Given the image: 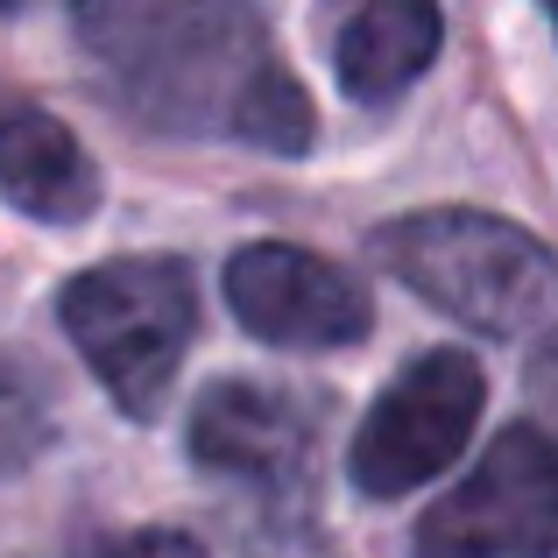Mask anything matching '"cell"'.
Listing matches in <instances>:
<instances>
[{"mask_svg": "<svg viewBox=\"0 0 558 558\" xmlns=\"http://www.w3.org/2000/svg\"><path fill=\"white\" fill-rule=\"evenodd\" d=\"M85 558H205V545L191 531H121L85 545Z\"/></svg>", "mask_w": 558, "mask_h": 558, "instance_id": "cell-11", "label": "cell"}, {"mask_svg": "<svg viewBox=\"0 0 558 558\" xmlns=\"http://www.w3.org/2000/svg\"><path fill=\"white\" fill-rule=\"evenodd\" d=\"M531 403H537V424L558 438V332H545V347L531 354Z\"/></svg>", "mask_w": 558, "mask_h": 558, "instance_id": "cell-12", "label": "cell"}, {"mask_svg": "<svg viewBox=\"0 0 558 558\" xmlns=\"http://www.w3.org/2000/svg\"><path fill=\"white\" fill-rule=\"evenodd\" d=\"M78 50L135 128L170 142H247L304 156L318 135L298 71L255 0H78Z\"/></svg>", "mask_w": 558, "mask_h": 558, "instance_id": "cell-1", "label": "cell"}, {"mask_svg": "<svg viewBox=\"0 0 558 558\" xmlns=\"http://www.w3.org/2000/svg\"><path fill=\"white\" fill-rule=\"evenodd\" d=\"M417 558H558V438L537 417L502 424L460 488L417 517Z\"/></svg>", "mask_w": 558, "mask_h": 558, "instance_id": "cell-4", "label": "cell"}, {"mask_svg": "<svg viewBox=\"0 0 558 558\" xmlns=\"http://www.w3.org/2000/svg\"><path fill=\"white\" fill-rule=\"evenodd\" d=\"M50 446V403H43V381L22 361H0V474Z\"/></svg>", "mask_w": 558, "mask_h": 558, "instance_id": "cell-10", "label": "cell"}, {"mask_svg": "<svg viewBox=\"0 0 558 558\" xmlns=\"http://www.w3.org/2000/svg\"><path fill=\"white\" fill-rule=\"evenodd\" d=\"M184 446L205 474L255 481V488H304L318 446V410L304 396L255 375H227L191 403Z\"/></svg>", "mask_w": 558, "mask_h": 558, "instance_id": "cell-7", "label": "cell"}, {"mask_svg": "<svg viewBox=\"0 0 558 558\" xmlns=\"http://www.w3.org/2000/svg\"><path fill=\"white\" fill-rule=\"evenodd\" d=\"M537 8H545V14H551V36H558V0H537Z\"/></svg>", "mask_w": 558, "mask_h": 558, "instance_id": "cell-13", "label": "cell"}, {"mask_svg": "<svg viewBox=\"0 0 558 558\" xmlns=\"http://www.w3.org/2000/svg\"><path fill=\"white\" fill-rule=\"evenodd\" d=\"M227 312L241 332L262 347H298V354H326V347H354L375 326V298L354 269L312 255L298 241H247L219 276Z\"/></svg>", "mask_w": 558, "mask_h": 558, "instance_id": "cell-6", "label": "cell"}, {"mask_svg": "<svg viewBox=\"0 0 558 558\" xmlns=\"http://www.w3.org/2000/svg\"><path fill=\"white\" fill-rule=\"evenodd\" d=\"M375 262L403 290H417L432 312L460 318L488 340L558 326V247H545L531 227L474 205H432L375 227Z\"/></svg>", "mask_w": 558, "mask_h": 558, "instance_id": "cell-2", "label": "cell"}, {"mask_svg": "<svg viewBox=\"0 0 558 558\" xmlns=\"http://www.w3.org/2000/svg\"><path fill=\"white\" fill-rule=\"evenodd\" d=\"M446 14L438 0H354L332 36V78L354 107H389L438 64Z\"/></svg>", "mask_w": 558, "mask_h": 558, "instance_id": "cell-8", "label": "cell"}, {"mask_svg": "<svg viewBox=\"0 0 558 558\" xmlns=\"http://www.w3.org/2000/svg\"><path fill=\"white\" fill-rule=\"evenodd\" d=\"M0 198L36 227H78L99 213V170L57 113L14 107L0 113Z\"/></svg>", "mask_w": 558, "mask_h": 558, "instance_id": "cell-9", "label": "cell"}, {"mask_svg": "<svg viewBox=\"0 0 558 558\" xmlns=\"http://www.w3.org/2000/svg\"><path fill=\"white\" fill-rule=\"evenodd\" d=\"M78 361L128 417H156L198 332V290L178 255H121L71 276L57 298Z\"/></svg>", "mask_w": 558, "mask_h": 558, "instance_id": "cell-3", "label": "cell"}, {"mask_svg": "<svg viewBox=\"0 0 558 558\" xmlns=\"http://www.w3.org/2000/svg\"><path fill=\"white\" fill-rule=\"evenodd\" d=\"M481 403H488V375L474 354H460V347L417 354L361 417L354 446H347V481L368 502L417 495L424 481H438L460 460V446L481 424Z\"/></svg>", "mask_w": 558, "mask_h": 558, "instance_id": "cell-5", "label": "cell"}]
</instances>
